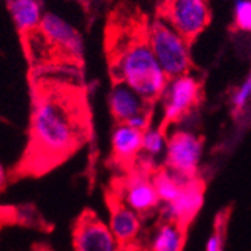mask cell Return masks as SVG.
I'll use <instances>...</instances> for the list:
<instances>
[{
	"label": "cell",
	"mask_w": 251,
	"mask_h": 251,
	"mask_svg": "<svg viewBox=\"0 0 251 251\" xmlns=\"http://www.w3.org/2000/svg\"><path fill=\"white\" fill-rule=\"evenodd\" d=\"M25 167L49 170L78 151L90 135L83 80L36 68Z\"/></svg>",
	"instance_id": "cell-1"
},
{
	"label": "cell",
	"mask_w": 251,
	"mask_h": 251,
	"mask_svg": "<svg viewBox=\"0 0 251 251\" xmlns=\"http://www.w3.org/2000/svg\"><path fill=\"white\" fill-rule=\"evenodd\" d=\"M149 27L140 8L121 2L105 26V54L113 83H126L155 105L164 97L169 78L152 51Z\"/></svg>",
	"instance_id": "cell-2"
},
{
	"label": "cell",
	"mask_w": 251,
	"mask_h": 251,
	"mask_svg": "<svg viewBox=\"0 0 251 251\" xmlns=\"http://www.w3.org/2000/svg\"><path fill=\"white\" fill-rule=\"evenodd\" d=\"M149 41L152 51L169 81L188 74L193 66L188 50L190 44L164 20L156 17L151 23Z\"/></svg>",
	"instance_id": "cell-3"
},
{
	"label": "cell",
	"mask_w": 251,
	"mask_h": 251,
	"mask_svg": "<svg viewBox=\"0 0 251 251\" xmlns=\"http://www.w3.org/2000/svg\"><path fill=\"white\" fill-rule=\"evenodd\" d=\"M156 17L191 45L209 26L212 12L208 0H163L156 8Z\"/></svg>",
	"instance_id": "cell-4"
},
{
	"label": "cell",
	"mask_w": 251,
	"mask_h": 251,
	"mask_svg": "<svg viewBox=\"0 0 251 251\" xmlns=\"http://www.w3.org/2000/svg\"><path fill=\"white\" fill-rule=\"evenodd\" d=\"M203 98V84L190 74L170 80L164 92V118L161 129L185 118L188 113L199 107Z\"/></svg>",
	"instance_id": "cell-5"
},
{
	"label": "cell",
	"mask_w": 251,
	"mask_h": 251,
	"mask_svg": "<svg viewBox=\"0 0 251 251\" xmlns=\"http://www.w3.org/2000/svg\"><path fill=\"white\" fill-rule=\"evenodd\" d=\"M201 152H203L201 137L187 131H176L167 140V153H166L167 169L185 173L190 176H196L200 164Z\"/></svg>",
	"instance_id": "cell-6"
},
{
	"label": "cell",
	"mask_w": 251,
	"mask_h": 251,
	"mask_svg": "<svg viewBox=\"0 0 251 251\" xmlns=\"http://www.w3.org/2000/svg\"><path fill=\"white\" fill-rule=\"evenodd\" d=\"M73 238L75 251H118L119 248L110 226L92 212H84L78 218Z\"/></svg>",
	"instance_id": "cell-7"
},
{
	"label": "cell",
	"mask_w": 251,
	"mask_h": 251,
	"mask_svg": "<svg viewBox=\"0 0 251 251\" xmlns=\"http://www.w3.org/2000/svg\"><path fill=\"white\" fill-rule=\"evenodd\" d=\"M119 196V200L139 215L152 212L161 203L152 184V179L143 170L132 173L122 182Z\"/></svg>",
	"instance_id": "cell-8"
},
{
	"label": "cell",
	"mask_w": 251,
	"mask_h": 251,
	"mask_svg": "<svg viewBox=\"0 0 251 251\" xmlns=\"http://www.w3.org/2000/svg\"><path fill=\"white\" fill-rule=\"evenodd\" d=\"M204 201L203 194V184L200 179H196L190 185L180 190L179 196L170 201L163 204V218L166 221L177 223L180 226L187 227L194 217L200 212Z\"/></svg>",
	"instance_id": "cell-9"
},
{
	"label": "cell",
	"mask_w": 251,
	"mask_h": 251,
	"mask_svg": "<svg viewBox=\"0 0 251 251\" xmlns=\"http://www.w3.org/2000/svg\"><path fill=\"white\" fill-rule=\"evenodd\" d=\"M108 107L113 119L118 124H126L134 116L153 111V104L142 98L126 83H113L108 95Z\"/></svg>",
	"instance_id": "cell-10"
},
{
	"label": "cell",
	"mask_w": 251,
	"mask_h": 251,
	"mask_svg": "<svg viewBox=\"0 0 251 251\" xmlns=\"http://www.w3.org/2000/svg\"><path fill=\"white\" fill-rule=\"evenodd\" d=\"M143 148V131L126 124H118L111 134L113 158L119 164H132Z\"/></svg>",
	"instance_id": "cell-11"
},
{
	"label": "cell",
	"mask_w": 251,
	"mask_h": 251,
	"mask_svg": "<svg viewBox=\"0 0 251 251\" xmlns=\"http://www.w3.org/2000/svg\"><path fill=\"white\" fill-rule=\"evenodd\" d=\"M110 229L119 244L132 242L140 232L139 214L129 209L121 200L110 204Z\"/></svg>",
	"instance_id": "cell-12"
},
{
	"label": "cell",
	"mask_w": 251,
	"mask_h": 251,
	"mask_svg": "<svg viewBox=\"0 0 251 251\" xmlns=\"http://www.w3.org/2000/svg\"><path fill=\"white\" fill-rule=\"evenodd\" d=\"M8 8L21 39L39 27L42 20L41 0H8Z\"/></svg>",
	"instance_id": "cell-13"
},
{
	"label": "cell",
	"mask_w": 251,
	"mask_h": 251,
	"mask_svg": "<svg viewBox=\"0 0 251 251\" xmlns=\"http://www.w3.org/2000/svg\"><path fill=\"white\" fill-rule=\"evenodd\" d=\"M184 229L185 227L177 223H163L152 238L151 251H182L185 244Z\"/></svg>",
	"instance_id": "cell-14"
},
{
	"label": "cell",
	"mask_w": 251,
	"mask_h": 251,
	"mask_svg": "<svg viewBox=\"0 0 251 251\" xmlns=\"http://www.w3.org/2000/svg\"><path fill=\"white\" fill-rule=\"evenodd\" d=\"M152 184L155 187V191H156L159 200L163 203L173 201L182 190V187L173 179V176L170 175V172L167 169L156 172L152 176Z\"/></svg>",
	"instance_id": "cell-15"
},
{
	"label": "cell",
	"mask_w": 251,
	"mask_h": 251,
	"mask_svg": "<svg viewBox=\"0 0 251 251\" xmlns=\"http://www.w3.org/2000/svg\"><path fill=\"white\" fill-rule=\"evenodd\" d=\"M166 148V134L164 131L159 129H146L143 132V148L142 151L151 156V158H156L158 155H161V152Z\"/></svg>",
	"instance_id": "cell-16"
},
{
	"label": "cell",
	"mask_w": 251,
	"mask_h": 251,
	"mask_svg": "<svg viewBox=\"0 0 251 251\" xmlns=\"http://www.w3.org/2000/svg\"><path fill=\"white\" fill-rule=\"evenodd\" d=\"M235 26L239 30L251 32V0H238L236 2Z\"/></svg>",
	"instance_id": "cell-17"
},
{
	"label": "cell",
	"mask_w": 251,
	"mask_h": 251,
	"mask_svg": "<svg viewBox=\"0 0 251 251\" xmlns=\"http://www.w3.org/2000/svg\"><path fill=\"white\" fill-rule=\"evenodd\" d=\"M251 98V73L248 74V77L245 78V81L242 83V86L236 90L232 97V105H233V110L241 113L244 111L248 100Z\"/></svg>",
	"instance_id": "cell-18"
},
{
	"label": "cell",
	"mask_w": 251,
	"mask_h": 251,
	"mask_svg": "<svg viewBox=\"0 0 251 251\" xmlns=\"http://www.w3.org/2000/svg\"><path fill=\"white\" fill-rule=\"evenodd\" d=\"M223 229H224V226L221 224V215H220L218 220H217V224H215V230L208 238L206 248H204V251H224V235H223Z\"/></svg>",
	"instance_id": "cell-19"
},
{
	"label": "cell",
	"mask_w": 251,
	"mask_h": 251,
	"mask_svg": "<svg viewBox=\"0 0 251 251\" xmlns=\"http://www.w3.org/2000/svg\"><path fill=\"white\" fill-rule=\"evenodd\" d=\"M6 179H8L6 170L3 169L2 164H0V193H2V190H3V187H5V184H6Z\"/></svg>",
	"instance_id": "cell-20"
}]
</instances>
